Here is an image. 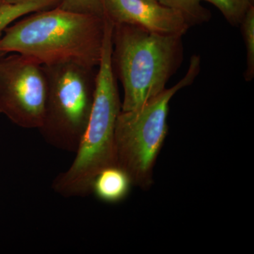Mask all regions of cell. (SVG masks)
Wrapping results in <instances>:
<instances>
[{
    "mask_svg": "<svg viewBox=\"0 0 254 254\" xmlns=\"http://www.w3.org/2000/svg\"><path fill=\"white\" fill-rule=\"evenodd\" d=\"M131 185L126 172L114 165L105 168L95 177L91 193L103 201L116 203L126 198Z\"/></svg>",
    "mask_w": 254,
    "mask_h": 254,
    "instance_id": "cell-8",
    "label": "cell"
},
{
    "mask_svg": "<svg viewBox=\"0 0 254 254\" xmlns=\"http://www.w3.org/2000/svg\"><path fill=\"white\" fill-rule=\"evenodd\" d=\"M159 4L182 14L191 27L208 22L212 17L210 10L201 4L202 0H156Z\"/></svg>",
    "mask_w": 254,
    "mask_h": 254,
    "instance_id": "cell-10",
    "label": "cell"
},
{
    "mask_svg": "<svg viewBox=\"0 0 254 254\" xmlns=\"http://www.w3.org/2000/svg\"><path fill=\"white\" fill-rule=\"evenodd\" d=\"M182 37L114 24L112 61L123 86L122 111L140 108L166 88L183 60Z\"/></svg>",
    "mask_w": 254,
    "mask_h": 254,
    "instance_id": "cell-3",
    "label": "cell"
},
{
    "mask_svg": "<svg viewBox=\"0 0 254 254\" xmlns=\"http://www.w3.org/2000/svg\"><path fill=\"white\" fill-rule=\"evenodd\" d=\"M105 16L162 34L185 36L190 26L181 14L148 0H103Z\"/></svg>",
    "mask_w": 254,
    "mask_h": 254,
    "instance_id": "cell-7",
    "label": "cell"
},
{
    "mask_svg": "<svg viewBox=\"0 0 254 254\" xmlns=\"http://www.w3.org/2000/svg\"><path fill=\"white\" fill-rule=\"evenodd\" d=\"M200 62V56L193 55L185 77L177 84L136 110L120 112L115 131L116 164L126 172L132 185L146 190L153 183V168L168 135L170 100L194 82Z\"/></svg>",
    "mask_w": 254,
    "mask_h": 254,
    "instance_id": "cell-4",
    "label": "cell"
},
{
    "mask_svg": "<svg viewBox=\"0 0 254 254\" xmlns=\"http://www.w3.org/2000/svg\"><path fill=\"white\" fill-rule=\"evenodd\" d=\"M23 0H2L3 3L5 4H15V3L20 2Z\"/></svg>",
    "mask_w": 254,
    "mask_h": 254,
    "instance_id": "cell-14",
    "label": "cell"
},
{
    "mask_svg": "<svg viewBox=\"0 0 254 254\" xmlns=\"http://www.w3.org/2000/svg\"><path fill=\"white\" fill-rule=\"evenodd\" d=\"M58 6L73 12L105 16L103 0H60Z\"/></svg>",
    "mask_w": 254,
    "mask_h": 254,
    "instance_id": "cell-13",
    "label": "cell"
},
{
    "mask_svg": "<svg viewBox=\"0 0 254 254\" xmlns=\"http://www.w3.org/2000/svg\"><path fill=\"white\" fill-rule=\"evenodd\" d=\"M240 26L247 53V67L244 76L246 81L250 82L254 77V6L247 11Z\"/></svg>",
    "mask_w": 254,
    "mask_h": 254,
    "instance_id": "cell-12",
    "label": "cell"
},
{
    "mask_svg": "<svg viewBox=\"0 0 254 254\" xmlns=\"http://www.w3.org/2000/svg\"><path fill=\"white\" fill-rule=\"evenodd\" d=\"M104 33V17L57 6L6 28L0 37V52L24 55L42 65L73 62L97 68Z\"/></svg>",
    "mask_w": 254,
    "mask_h": 254,
    "instance_id": "cell-1",
    "label": "cell"
},
{
    "mask_svg": "<svg viewBox=\"0 0 254 254\" xmlns=\"http://www.w3.org/2000/svg\"><path fill=\"white\" fill-rule=\"evenodd\" d=\"M60 0H23L15 4L0 6V37L15 21L29 14L55 7Z\"/></svg>",
    "mask_w": 254,
    "mask_h": 254,
    "instance_id": "cell-9",
    "label": "cell"
},
{
    "mask_svg": "<svg viewBox=\"0 0 254 254\" xmlns=\"http://www.w3.org/2000/svg\"><path fill=\"white\" fill-rule=\"evenodd\" d=\"M113 28V23L105 16L103 52L89 120L72 163L53 182V190L66 198L90 194L98 174L117 165L115 131L122 103L112 61Z\"/></svg>",
    "mask_w": 254,
    "mask_h": 254,
    "instance_id": "cell-2",
    "label": "cell"
},
{
    "mask_svg": "<svg viewBox=\"0 0 254 254\" xmlns=\"http://www.w3.org/2000/svg\"><path fill=\"white\" fill-rule=\"evenodd\" d=\"M2 4H4V3H3L2 0H0V6H1V5Z\"/></svg>",
    "mask_w": 254,
    "mask_h": 254,
    "instance_id": "cell-17",
    "label": "cell"
},
{
    "mask_svg": "<svg viewBox=\"0 0 254 254\" xmlns=\"http://www.w3.org/2000/svg\"><path fill=\"white\" fill-rule=\"evenodd\" d=\"M43 66L48 91L43 124L38 130L48 144L75 153L89 120L98 67L73 62Z\"/></svg>",
    "mask_w": 254,
    "mask_h": 254,
    "instance_id": "cell-5",
    "label": "cell"
},
{
    "mask_svg": "<svg viewBox=\"0 0 254 254\" xmlns=\"http://www.w3.org/2000/svg\"><path fill=\"white\" fill-rule=\"evenodd\" d=\"M5 55H6V53H2V52H0V58H2V57L4 56Z\"/></svg>",
    "mask_w": 254,
    "mask_h": 254,
    "instance_id": "cell-15",
    "label": "cell"
},
{
    "mask_svg": "<svg viewBox=\"0 0 254 254\" xmlns=\"http://www.w3.org/2000/svg\"><path fill=\"white\" fill-rule=\"evenodd\" d=\"M148 1H151V2L158 3L156 0H148Z\"/></svg>",
    "mask_w": 254,
    "mask_h": 254,
    "instance_id": "cell-16",
    "label": "cell"
},
{
    "mask_svg": "<svg viewBox=\"0 0 254 254\" xmlns=\"http://www.w3.org/2000/svg\"><path fill=\"white\" fill-rule=\"evenodd\" d=\"M214 5L232 26H240L254 0H204Z\"/></svg>",
    "mask_w": 254,
    "mask_h": 254,
    "instance_id": "cell-11",
    "label": "cell"
},
{
    "mask_svg": "<svg viewBox=\"0 0 254 254\" xmlns=\"http://www.w3.org/2000/svg\"><path fill=\"white\" fill-rule=\"evenodd\" d=\"M47 91L41 64L17 53L0 58V114L11 123L38 129L43 124Z\"/></svg>",
    "mask_w": 254,
    "mask_h": 254,
    "instance_id": "cell-6",
    "label": "cell"
}]
</instances>
